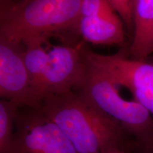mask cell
Returning <instances> with one entry per match:
<instances>
[{
	"mask_svg": "<svg viewBox=\"0 0 153 153\" xmlns=\"http://www.w3.org/2000/svg\"><path fill=\"white\" fill-rule=\"evenodd\" d=\"M36 108L58 126L77 153H101L110 143H119L122 146L128 137L116 121L74 91L47 96Z\"/></svg>",
	"mask_w": 153,
	"mask_h": 153,
	"instance_id": "cell-1",
	"label": "cell"
},
{
	"mask_svg": "<svg viewBox=\"0 0 153 153\" xmlns=\"http://www.w3.org/2000/svg\"><path fill=\"white\" fill-rule=\"evenodd\" d=\"M82 0H18L1 3L0 39L20 45L36 37L76 32Z\"/></svg>",
	"mask_w": 153,
	"mask_h": 153,
	"instance_id": "cell-2",
	"label": "cell"
},
{
	"mask_svg": "<svg viewBox=\"0 0 153 153\" xmlns=\"http://www.w3.org/2000/svg\"><path fill=\"white\" fill-rule=\"evenodd\" d=\"M86 60L87 72L77 93L87 104L116 121L137 146L153 150L152 114L133 99L124 98L112 78L87 57Z\"/></svg>",
	"mask_w": 153,
	"mask_h": 153,
	"instance_id": "cell-3",
	"label": "cell"
},
{
	"mask_svg": "<svg viewBox=\"0 0 153 153\" xmlns=\"http://www.w3.org/2000/svg\"><path fill=\"white\" fill-rule=\"evenodd\" d=\"M9 153H77L62 131L37 108L22 106Z\"/></svg>",
	"mask_w": 153,
	"mask_h": 153,
	"instance_id": "cell-4",
	"label": "cell"
},
{
	"mask_svg": "<svg viewBox=\"0 0 153 153\" xmlns=\"http://www.w3.org/2000/svg\"><path fill=\"white\" fill-rule=\"evenodd\" d=\"M89 61L104 70L120 87L127 89L133 99L153 116V62L128 59L123 55H106L85 50Z\"/></svg>",
	"mask_w": 153,
	"mask_h": 153,
	"instance_id": "cell-5",
	"label": "cell"
},
{
	"mask_svg": "<svg viewBox=\"0 0 153 153\" xmlns=\"http://www.w3.org/2000/svg\"><path fill=\"white\" fill-rule=\"evenodd\" d=\"M85 52L82 45L49 47L42 100L48 95L78 90L81 87L87 68Z\"/></svg>",
	"mask_w": 153,
	"mask_h": 153,
	"instance_id": "cell-6",
	"label": "cell"
},
{
	"mask_svg": "<svg viewBox=\"0 0 153 153\" xmlns=\"http://www.w3.org/2000/svg\"><path fill=\"white\" fill-rule=\"evenodd\" d=\"M0 95L21 107L30 105V81L21 45L1 39Z\"/></svg>",
	"mask_w": 153,
	"mask_h": 153,
	"instance_id": "cell-7",
	"label": "cell"
},
{
	"mask_svg": "<svg viewBox=\"0 0 153 153\" xmlns=\"http://www.w3.org/2000/svg\"><path fill=\"white\" fill-rule=\"evenodd\" d=\"M76 33L85 41L98 45H118L125 40L123 24L118 14L102 16H81Z\"/></svg>",
	"mask_w": 153,
	"mask_h": 153,
	"instance_id": "cell-8",
	"label": "cell"
},
{
	"mask_svg": "<svg viewBox=\"0 0 153 153\" xmlns=\"http://www.w3.org/2000/svg\"><path fill=\"white\" fill-rule=\"evenodd\" d=\"M48 38L36 37L23 41L22 53L30 81L29 107L36 108L43 99V77L48 60Z\"/></svg>",
	"mask_w": 153,
	"mask_h": 153,
	"instance_id": "cell-9",
	"label": "cell"
},
{
	"mask_svg": "<svg viewBox=\"0 0 153 153\" xmlns=\"http://www.w3.org/2000/svg\"><path fill=\"white\" fill-rule=\"evenodd\" d=\"M133 38L132 58L145 60L153 53V0H132Z\"/></svg>",
	"mask_w": 153,
	"mask_h": 153,
	"instance_id": "cell-10",
	"label": "cell"
},
{
	"mask_svg": "<svg viewBox=\"0 0 153 153\" xmlns=\"http://www.w3.org/2000/svg\"><path fill=\"white\" fill-rule=\"evenodd\" d=\"M20 106L14 101H0V153H9L14 136L15 121Z\"/></svg>",
	"mask_w": 153,
	"mask_h": 153,
	"instance_id": "cell-11",
	"label": "cell"
},
{
	"mask_svg": "<svg viewBox=\"0 0 153 153\" xmlns=\"http://www.w3.org/2000/svg\"><path fill=\"white\" fill-rule=\"evenodd\" d=\"M118 14L108 0H82L81 16H102Z\"/></svg>",
	"mask_w": 153,
	"mask_h": 153,
	"instance_id": "cell-12",
	"label": "cell"
},
{
	"mask_svg": "<svg viewBox=\"0 0 153 153\" xmlns=\"http://www.w3.org/2000/svg\"><path fill=\"white\" fill-rule=\"evenodd\" d=\"M122 21L131 28L133 26L132 0H108Z\"/></svg>",
	"mask_w": 153,
	"mask_h": 153,
	"instance_id": "cell-13",
	"label": "cell"
},
{
	"mask_svg": "<svg viewBox=\"0 0 153 153\" xmlns=\"http://www.w3.org/2000/svg\"><path fill=\"white\" fill-rule=\"evenodd\" d=\"M124 150L126 153H153L152 149L141 148V147L137 146L133 141L126 144Z\"/></svg>",
	"mask_w": 153,
	"mask_h": 153,
	"instance_id": "cell-14",
	"label": "cell"
},
{
	"mask_svg": "<svg viewBox=\"0 0 153 153\" xmlns=\"http://www.w3.org/2000/svg\"><path fill=\"white\" fill-rule=\"evenodd\" d=\"M101 153H126L121 148L119 143H113L101 150Z\"/></svg>",
	"mask_w": 153,
	"mask_h": 153,
	"instance_id": "cell-15",
	"label": "cell"
}]
</instances>
